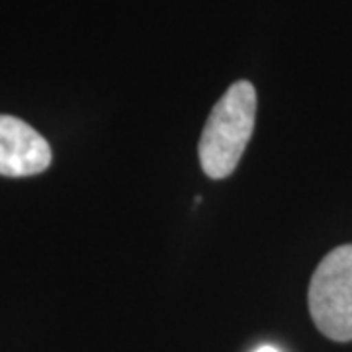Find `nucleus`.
<instances>
[{"mask_svg": "<svg viewBox=\"0 0 352 352\" xmlns=\"http://www.w3.org/2000/svg\"><path fill=\"white\" fill-rule=\"evenodd\" d=\"M254 352H280V351L274 349V346H270V344H264V346H258Z\"/></svg>", "mask_w": 352, "mask_h": 352, "instance_id": "20e7f679", "label": "nucleus"}, {"mask_svg": "<svg viewBox=\"0 0 352 352\" xmlns=\"http://www.w3.org/2000/svg\"><path fill=\"white\" fill-rule=\"evenodd\" d=\"M309 314L331 340H352V245L337 247L319 263L309 282Z\"/></svg>", "mask_w": 352, "mask_h": 352, "instance_id": "f03ea898", "label": "nucleus"}, {"mask_svg": "<svg viewBox=\"0 0 352 352\" xmlns=\"http://www.w3.org/2000/svg\"><path fill=\"white\" fill-rule=\"evenodd\" d=\"M256 118V90L249 80L227 88L210 113L198 145L201 170L214 180L233 175L251 141Z\"/></svg>", "mask_w": 352, "mask_h": 352, "instance_id": "f257e3e1", "label": "nucleus"}, {"mask_svg": "<svg viewBox=\"0 0 352 352\" xmlns=\"http://www.w3.org/2000/svg\"><path fill=\"white\" fill-rule=\"evenodd\" d=\"M51 147L24 120L0 113V175L20 178L50 168Z\"/></svg>", "mask_w": 352, "mask_h": 352, "instance_id": "7ed1b4c3", "label": "nucleus"}]
</instances>
